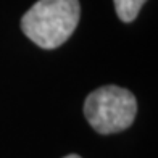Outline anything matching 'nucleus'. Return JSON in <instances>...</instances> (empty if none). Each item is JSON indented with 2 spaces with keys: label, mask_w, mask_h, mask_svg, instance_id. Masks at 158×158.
<instances>
[{
  "label": "nucleus",
  "mask_w": 158,
  "mask_h": 158,
  "mask_svg": "<svg viewBox=\"0 0 158 158\" xmlns=\"http://www.w3.org/2000/svg\"><path fill=\"white\" fill-rule=\"evenodd\" d=\"M137 100L127 89L103 85L90 92L84 102V114L89 124L100 134L124 131L134 123Z\"/></svg>",
  "instance_id": "f03ea898"
},
{
  "label": "nucleus",
  "mask_w": 158,
  "mask_h": 158,
  "mask_svg": "<svg viewBox=\"0 0 158 158\" xmlns=\"http://www.w3.org/2000/svg\"><path fill=\"white\" fill-rule=\"evenodd\" d=\"M79 16V0H39L23 15L21 29L35 45L52 50L71 37Z\"/></svg>",
  "instance_id": "f257e3e1"
},
{
  "label": "nucleus",
  "mask_w": 158,
  "mask_h": 158,
  "mask_svg": "<svg viewBox=\"0 0 158 158\" xmlns=\"http://www.w3.org/2000/svg\"><path fill=\"white\" fill-rule=\"evenodd\" d=\"M147 0H113L116 15L124 23H131L137 18L142 5Z\"/></svg>",
  "instance_id": "7ed1b4c3"
},
{
  "label": "nucleus",
  "mask_w": 158,
  "mask_h": 158,
  "mask_svg": "<svg viewBox=\"0 0 158 158\" xmlns=\"http://www.w3.org/2000/svg\"><path fill=\"white\" fill-rule=\"evenodd\" d=\"M64 158H81L79 155H68V156H64Z\"/></svg>",
  "instance_id": "20e7f679"
}]
</instances>
